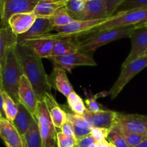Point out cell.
Here are the masks:
<instances>
[{"mask_svg": "<svg viewBox=\"0 0 147 147\" xmlns=\"http://www.w3.org/2000/svg\"><path fill=\"white\" fill-rule=\"evenodd\" d=\"M15 52L21 64L23 75L30 81L38 100H43L46 95L51 93V86L41 59L26 45L17 43Z\"/></svg>", "mask_w": 147, "mask_h": 147, "instance_id": "cell-1", "label": "cell"}, {"mask_svg": "<svg viewBox=\"0 0 147 147\" xmlns=\"http://www.w3.org/2000/svg\"><path fill=\"white\" fill-rule=\"evenodd\" d=\"M15 46L8 49L1 65V90L8 94L16 103H20L18 88L23 75L21 64L15 52Z\"/></svg>", "mask_w": 147, "mask_h": 147, "instance_id": "cell-2", "label": "cell"}, {"mask_svg": "<svg viewBox=\"0 0 147 147\" xmlns=\"http://www.w3.org/2000/svg\"><path fill=\"white\" fill-rule=\"evenodd\" d=\"M135 26H126L92 33H84L78 37L79 51L84 53H92L108 43L125 37H129Z\"/></svg>", "mask_w": 147, "mask_h": 147, "instance_id": "cell-3", "label": "cell"}, {"mask_svg": "<svg viewBox=\"0 0 147 147\" xmlns=\"http://www.w3.org/2000/svg\"><path fill=\"white\" fill-rule=\"evenodd\" d=\"M147 23V9H136L125 12L115 13L109 20L103 24L95 27L86 33H92L108 29L126 26L144 25Z\"/></svg>", "mask_w": 147, "mask_h": 147, "instance_id": "cell-4", "label": "cell"}, {"mask_svg": "<svg viewBox=\"0 0 147 147\" xmlns=\"http://www.w3.org/2000/svg\"><path fill=\"white\" fill-rule=\"evenodd\" d=\"M35 117L37 121L43 147H57L56 127L43 100H38Z\"/></svg>", "mask_w": 147, "mask_h": 147, "instance_id": "cell-5", "label": "cell"}, {"mask_svg": "<svg viewBox=\"0 0 147 147\" xmlns=\"http://www.w3.org/2000/svg\"><path fill=\"white\" fill-rule=\"evenodd\" d=\"M146 67L147 56L138 57L132 63L122 67L119 77L118 78L108 93L111 98H115L122 91L124 87L129 83L130 80Z\"/></svg>", "mask_w": 147, "mask_h": 147, "instance_id": "cell-6", "label": "cell"}, {"mask_svg": "<svg viewBox=\"0 0 147 147\" xmlns=\"http://www.w3.org/2000/svg\"><path fill=\"white\" fill-rule=\"evenodd\" d=\"M40 0H0V27H7L9 19L20 13H31Z\"/></svg>", "mask_w": 147, "mask_h": 147, "instance_id": "cell-7", "label": "cell"}, {"mask_svg": "<svg viewBox=\"0 0 147 147\" xmlns=\"http://www.w3.org/2000/svg\"><path fill=\"white\" fill-rule=\"evenodd\" d=\"M115 126L130 133L147 138V116L140 114H125L116 112Z\"/></svg>", "mask_w": 147, "mask_h": 147, "instance_id": "cell-8", "label": "cell"}, {"mask_svg": "<svg viewBox=\"0 0 147 147\" xmlns=\"http://www.w3.org/2000/svg\"><path fill=\"white\" fill-rule=\"evenodd\" d=\"M48 59L53 62L54 67L63 69L69 73H71L72 69L77 66L97 65V63L92 56L80 51L66 55L50 57Z\"/></svg>", "mask_w": 147, "mask_h": 147, "instance_id": "cell-9", "label": "cell"}, {"mask_svg": "<svg viewBox=\"0 0 147 147\" xmlns=\"http://www.w3.org/2000/svg\"><path fill=\"white\" fill-rule=\"evenodd\" d=\"M131 49L129 55L122 63V67L142 57L147 50V26L135 27L130 34Z\"/></svg>", "mask_w": 147, "mask_h": 147, "instance_id": "cell-10", "label": "cell"}, {"mask_svg": "<svg viewBox=\"0 0 147 147\" xmlns=\"http://www.w3.org/2000/svg\"><path fill=\"white\" fill-rule=\"evenodd\" d=\"M82 116L92 128H102L110 130L115 124L116 112L102 109L97 112H91L86 109Z\"/></svg>", "mask_w": 147, "mask_h": 147, "instance_id": "cell-11", "label": "cell"}, {"mask_svg": "<svg viewBox=\"0 0 147 147\" xmlns=\"http://www.w3.org/2000/svg\"><path fill=\"white\" fill-rule=\"evenodd\" d=\"M18 97L20 103L24 105L26 109L35 117L38 99L30 81L24 75H22L20 78L18 88Z\"/></svg>", "mask_w": 147, "mask_h": 147, "instance_id": "cell-12", "label": "cell"}, {"mask_svg": "<svg viewBox=\"0 0 147 147\" xmlns=\"http://www.w3.org/2000/svg\"><path fill=\"white\" fill-rule=\"evenodd\" d=\"M52 27L50 18L37 17L34 23L25 33L17 36V43L26 44L34 39L48 34Z\"/></svg>", "mask_w": 147, "mask_h": 147, "instance_id": "cell-13", "label": "cell"}, {"mask_svg": "<svg viewBox=\"0 0 147 147\" xmlns=\"http://www.w3.org/2000/svg\"><path fill=\"white\" fill-rule=\"evenodd\" d=\"M0 138L4 141V144L11 147H24L22 138L17 129L6 119H2L0 121Z\"/></svg>", "mask_w": 147, "mask_h": 147, "instance_id": "cell-14", "label": "cell"}, {"mask_svg": "<svg viewBox=\"0 0 147 147\" xmlns=\"http://www.w3.org/2000/svg\"><path fill=\"white\" fill-rule=\"evenodd\" d=\"M110 17L107 14L105 0H86L79 20H101Z\"/></svg>", "mask_w": 147, "mask_h": 147, "instance_id": "cell-15", "label": "cell"}, {"mask_svg": "<svg viewBox=\"0 0 147 147\" xmlns=\"http://www.w3.org/2000/svg\"><path fill=\"white\" fill-rule=\"evenodd\" d=\"M37 18L31 13H20L12 16L8 21V25L17 36L25 33L31 27Z\"/></svg>", "mask_w": 147, "mask_h": 147, "instance_id": "cell-16", "label": "cell"}, {"mask_svg": "<svg viewBox=\"0 0 147 147\" xmlns=\"http://www.w3.org/2000/svg\"><path fill=\"white\" fill-rule=\"evenodd\" d=\"M53 40V48L50 57L66 55L79 51L78 37H61Z\"/></svg>", "mask_w": 147, "mask_h": 147, "instance_id": "cell-17", "label": "cell"}, {"mask_svg": "<svg viewBox=\"0 0 147 147\" xmlns=\"http://www.w3.org/2000/svg\"><path fill=\"white\" fill-rule=\"evenodd\" d=\"M49 81L51 87L59 90L66 98L74 91L73 87L66 76V70L61 68H53L51 76H49Z\"/></svg>", "mask_w": 147, "mask_h": 147, "instance_id": "cell-18", "label": "cell"}, {"mask_svg": "<svg viewBox=\"0 0 147 147\" xmlns=\"http://www.w3.org/2000/svg\"><path fill=\"white\" fill-rule=\"evenodd\" d=\"M43 100L47 106L55 127L61 129L62 125L67 120L66 111L59 106L51 93L46 95Z\"/></svg>", "mask_w": 147, "mask_h": 147, "instance_id": "cell-19", "label": "cell"}, {"mask_svg": "<svg viewBox=\"0 0 147 147\" xmlns=\"http://www.w3.org/2000/svg\"><path fill=\"white\" fill-rule=\"evenodd\" d=\"M66 1V0H40L33 13L37 17L50 18L58 9L64 7Z\"/></svg>", "mask_w": 147, "mask_h": 147, "instance_id": "cell-20", "label": "cell"}, {"mask_svg": "<svg viewBox=\"0 0 147 147\" xmlns=\"http://www.w3.org/2000/svg\"><path fill=\"white\" fill-rule=\"evenodd\" d=\"M17 106H18V112L12 123L14 127L17 129V131L19 132L23 140V137L27 131L28 130L32 120L35 117L21 103H17Z\"/></svg>", "mask_w": 147, "mask_h": 147, "instance_id": "cell-21", "label": "cell"}, {"mask_svg": "<svg viewBox=\"0 0 147 147\" xmlns=\"http://www.w3.org/2000/svg\"><path fill=\"white\" fill-rule=\"evenodd\" d=\"M17 43V36L12 31L10 27H0V65L4 63L8 49L14 47Z\"/></svg>", "mask_w": 147, "mask_h": 147, "instance_id": "cell-22", "label": "cell"}, {"mask_svg": "<svg viewBox=\"0 0 147 147\" xmlns=\"http://www.w3.org/2000/svg\"><path fill=\"white\" fill-rule=\"evenodd\" d=\"M54 40L50 39H36L26 45L31 47L35 54L41 58H49L51 56ZM23 45V44H22Z\"/></svg>", "mask_w": 147, "mask_h": 147, "instance_id": "cell-23", "label": "cell"}, {"mask_svg": "<svg viewBox=\"0 0 147 147\" xmlns=\"http://www.w3.org/2000/svg\"><path fill=\"white\" fill-rule=\"evenodd\" d=\"M23 144L24 147H43L35 118L32 120L30 127L23 137Z\"/></svg>", "mask_w": 147, "mask_h": 147, "instance_id": "cell-24", "label": "cell"}, {"mask_svg": "<svg viewBox=\"0 0 147 147\" xmlns=\"http://www.w3.org/2000/svg\"><path fill=\"white\" fill-rule=\"evenodd\" d=\"M50 20L52 27H62L74 21V20L68 13L65 6L58 9L50 17Z\"/></svg>", "mask_w": 147, "mask_h": 147, "instance_id": "cell-25", "label": "cell"}, {"mask_svg": "<svg viewBox=\"0 0 147 147\" xmlns=\"http://www.w3.org/2000/svg\"><path fill=\"white\" fill-rule=\"evenodd\" d=\"M86 0H66L65 8L74 20H79L85 8Z\"/></svg>", "mask_w": 147, "mask_h": 147, "instance_id": "cell-26", "label": "cell"}, {"mask_svg": "<svg viewBox=\"0 0 147 147\" xmlns=\"http://www.w3.org/2000/svg\"><path fill=\"white\" fill-rule=\"evenodd\" d=\"M3 99H4V111L5 115V119L9 121L12 123L14 119L18 112V106L17 103L14 101L12 98L5 92H2Z\"/></svg>", "mask_w": 147, "mask_h": 147, "instance_id": "cell-27", "label": "cell"}, {"mask_svg": "<svg viewBox=\"0 0 147 147\" xmlns=\"http://www.w3.org/2000/svg\"><path fill=\"white\" fill-rule=\"evenodd\" d=\"M67 103L71 110L76 114L83 115L86 109L82 98L74 90L67 97Z\"/></svg>", "mask_w": 147, "mask_h": 147, "instance_id": "cell-28", "label": "cell"}, {"mask_svg": "<svg viewBox=\"0 0 147 147\" xmlns=\"http://www.w3.org/2000/svg\"><path fill=\"white\" fill-rule=\"evenodd\" d=\"M111 129L116 131L117 132H118L122 136V137L123 138V139L128 144V147H133L136 146V145H138V144L142 142L145 139H147V138L145 137V136L135 134L133 133H130V132L122 130V129L119 128L118 126H115V125L112 126Z\"/></svg>", "mask_w": 147, "mask_h": 147, "instance_id": "cell-29", "label": "cell"}, {"mask_svg": "<svg viewBox=\"0 0 147 147\" xmlns=\"http://www.w3.org/2000/svg\"><path fill=\"white\" fill-rule=\"evenodd\" d=\"M142 9H147V0H126L118 7L115 13L125 12Z\"/></svg>", "mask_w": 147, "mask_h": 147, "instance_id": "cell-30", "label": "cell"}, {"mask_svg": "<svg viewBox=\"0 0 147 147\" xmlns=\"http://www.w3.org/2000/svg\"><path fill=\"white\" fill-rule=\"evenodd\" d=\"M66 113L67 119L71 122L74 126L84 129H92L90 125L88 123V122L82 115L76 114L74 113H69V112H66Z\"/></svg>", "mask_w": 147, "mask_h": 147, "instance_id": "cell-31", "label": "cell"}, {"mask_svg": "<svg viewBox=\"0 0 147 147\" xmlns=\"http://www.w3.org/2000/svg\"><path fill=\"white\" fill-rule=\"evenodd\" d=\"M107 140L115 147H128L122 136L113 129L110 130Z\"/></svg>", "mask_w": 147, "mask_h": 147, "instance_id": "cell-32", "label": "cell"}, {"mask_svg": "<svg viewBox=\"0 0 147 147\" xmlns=\"http://www.w3.org/2000/svg\"><path fill=\"white\" fill-rule=\"evenodd\" d=\"M56 139L57 147H76V139L66 136L61 131L57 132Z\"/></svg>", "mask_w": 147, "mask_h": 147, "instance_id": "cell-33", "label": "cell"}, {"mask_svg": "<svg viewBox=\"0 0 147 147\" xmlns=\"http://www.w3.org/2000/svg\"><path fill=\"white\" fill-rule=\"evenodd\" d=\"M109 131V129H102V128H92L91 129V134L94 137L96 143H99V142L107 140Z\"/></svg>", "mask_w": 147, "mask_h": 147, "instance_id": "cell-34", "label": "cell"}, {"mask_svg": "<svg viewBox=\"0 0 147 147\" xmlns=\"http://www.w3.org/2000/svg\"><path fill=\"white\" fill-rule=\"evenodd\" d=\"M126 0H105L107 7V14L108 17H112L118 7Z\"/></svg>", "mask_w": 147, "mask_h": 147, "instance_id": "cell-35", "label": "cell"}, {"mask_svg": "<svg viewBox=\"0 0 147 147\" xmlns=\"http://www.w3.org/2000/svg\"><path fill=\"white\" fill-rule=\"evenodd\" d=\"M61 132L65 134L66 136H69V137L75 138L74 136V126L72 124L71 122L70 121L67 120L62 125L61 128Z\"/></svg>", "mask_w": 147, "mask_h": 147, "instance_id": "cell-36", "label": "cell"}, {"mask_svg": "<svg viewBox=\"0 0 147 147\" xmlns=\"http://www.w3.org/2000/svg\"><path fill=\"white\" fill-rule=\"evenodd\" d=\"M95 140L92 134H89L82 139L76 140V147H89L92 143H95Z\"/></svg>", "mask_w": 147, "mask_h": 147, "instance_id": "cell-37", "label": "cell"}, {"mask_svg": "<svg viewBox=\"0 0 147 147\" xmlns=\"http://www.w3.org/2000/svg\"><path fill=\"white\" fill-rule=\"evenodd\" d=\"M96 96L92 98H89L86 99V106H87V108L86 109L91 112H97L99 111V110H101L100 108H99V104L97 102L96 100Z\"/></svg>", "mask_w": 147, "mask_h": 147, "instance_id": "cell-38", "label": "cell"}, {"mask_svg": "<svg viewBox=\"0 0 147 147\" xmlns=\"http://www.w3.org/2000/svg\"><path fill=\"white\" fill-rule=\"evenodd\" d=\"M3 90H1V88L0 87V113L2 115L3 117L5 119V115H4V99H3V94H2Z\"/></svg>", "mask_w": 147, "mask_h": 147, "instance_id": "cell-39", "label": "cell"}, {"mask_svg": "<svg viewBox=\"0 0 147 147\" xmlns=\"http://www.w3.org/2000/svg\"><path fill=\"white\" fill-rule=\"evenodd\" d=\"M97 147H108L110 145V142L108 140H105L99 143H96Z\"/></svg>", "mask_w": 147, "mask_h": 147, "instance_id": "cell-40", "label": "cell"}, {"mask_svg": "<svg viewBox=\"0 0 147 147\" xmlns=\"http://www.w3.org/2000/svg\"><path fill=\"white\" fill-rule=\"evenodd\" d=\"M133 147H147V139H145L144 141H143L142 142H141L140 144H138L136 146Z\"/></svg>", "mask_w": 147, "mask_h": 147, "instance_id": "cell-41", "label": "cell"}, {"mask_svg": "<svg viewBox=\"0 0 147 147\" xmlns=\"http://www.w3.org/2000/svg\"><path fill=\"white\" fill-rule=\"evenodd\" d=\"M1 67L0 65V87H1Z\"/></svg>", "mask_w": 147, "mask_h": 147, "instance_id": "cell-42", "label": "cell"}, {"mask_svg": "<svg viewBox=\"0 0 147 147\" xmlns=\"http://www.w3.org/2000/svg\"><path fill=\"white\" fill-rule=\"evenodd\" d=\"M89 147H97V144H96V142H95V143H92V144L89 145Z\"/></svg>", "mask_w": 147, "mask_h": 147, "instance_id": "cell-43", "label": "cell"}, {"mask_svg": "<svg viewBox=\"0 0 147 147\" xmlns=\"http://www.w3.org/2000/svg\"><path fill=\"white\" fill-rule=\"evenodd\" d=\"M4 119V118L3 117L2 115H1V113H0V121H1V119Z\"/></svg>", "mask_w": 147, "mask_h": 147, "instance_id": "cell-44", "label": "cell"}, {"mask_svg": "<svg viewBox=\"0 0 147 147\" xmlns=\"http://www.w3.org/2000/svg\"><path fill=\"white\" fill-rule=\"evenodd\" d=\"M143 56H147V50H146V51L145 53H144V55H143Z\"/></svg>", "mask_w": 147, "mask_h": 147, "instance_id": "cell-45", "label": "cell"}, {"mask_svg": "<svg viewBox=\"0 0 147 147\" xmlns=\"http://www.w3.org/2000/svg\"><path fill=\"white\" fill-rule=\"evenodd\" d=\"M108 147H115V146H114L113 145H112L110 143V145H109V146H108Z\"/></svg>", "mask_w": 147, "mask_h": 147, "instance_id": "cell-46", "label": "cell"}, {"mask_svg": "<svg viewBox=\"0 0 147 147\" xmlns=\"http://www.w3.org/2000/svg\"><path fill=\"white\" fill-rule=\"evenodd\" d=\"M5 146H6V147H11L10 146H9V145H7V144H5Z\"/></svg>", "mask_w": 147, "mask_h": 147, "instance_id": "cell-47", "label": "cell"}, {"mask_svg": "<svg viewBox=\"0 0 147 147\" xmlns=\"http://www.w3.org/2000/svg\"><path fill=\"white\" fill-rule=\"evenodd\" d=\"M144 25H146V26H147V23H146V24H144ZM143 26V25H142Z\"/></svg>", "mask_w": 147, "mask_h": 147, "instance_id": "cell-48", "label": "cell"}]
</instances>
